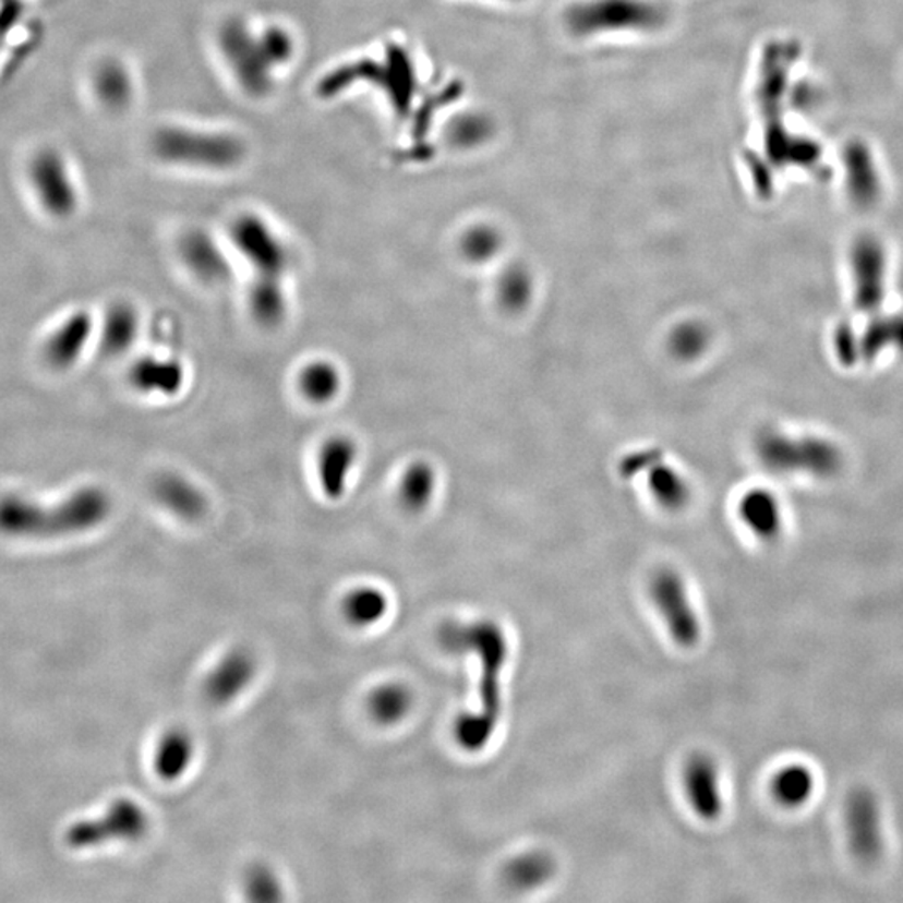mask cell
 <instances>
[{
    "label": "cell",
    "mask_w": 903,
    "mask_h": 903,
    "mask_svg": "<svg viewBox=\"0 0 903 903\" xmlns=\"http://www.w3.org/2000/svg\"><path fill=\"white\" fill-rule=\"evenodd\" d=\"M438 642L445 651L472 652L481 660V708L475 713L462 714L454 727L460 748L481 751L494 736L502 713L501 673L509 654L506 635L494 621L469 624L450 621L438 629Z\"/></svg>",
    "instance_id": "obj_1"
},
{
    "label": "cell",
    "mask_w": 903,
    "mask_h": 903,
    "mask_svg": "<svg viewBox=\"0 0 903 903\" xmlns=\"http://www.w3.org/2000/svg\"><path fill=\"white\" fill-rule=\"evenodd\" d=\"M111 513V495L97 485L81 487L58 506L50 507L11 495L0 501V534L24 539L68 538L103 526Z\"/></svg>",
    "instance_id": "obj_2"
},
{
    "label": "cell",
    "mask_w": 903,
    "mask_h": 903,
    "mask_svg": "<svg viewBox=\"0 0 903 903\" xmlns=\"http://www.w3.org/2000/svg\"><path fill=\"white\" fill-rule=\"evenodd\" d=\"M802 56L796 40H773L764 47L758 81V105L764 121V149L774 166H790L796 137L783 124L790 72Z\"/></svg>",
    "instance_id": "obj_3"
},
{
    "label": "cell",
    "mask_w": 903,
    "mask_h": 903,
    "mask_svg": "<svg viewBox=\"0 0 903 903\" xmlns=\"http://www.w3.org/2000/svg\"><path fill=\"white\" fill-rule=\"evenodd\" d=\"M755 450L761 466L783 475L805 473L824 481L839 475L845 466L842 448L818 435H790L768 429L758 435Z\"/></svg>",
    "instance_id": "obj_4"
},
{
    "label": "cell",
    "mask_w": 903,
    "mask_h": 903,
    "mask_svg": "<svg viewBox=\"0 0 903 903\" xmlns=\"http://www.w3.org/2000/svg\"><path fill=\"white\" fill-rule=\"evenodd\" d=\"M666 21V12L651 0H586L566 15L570 33L592 36L613 31H652Z\"/></svg>",
    "instance_id": "obj_5"
},
{
    "label": "cell",
    "mask_w": 903,
    "mask_h": 903,
    "mask_svg": "<svg viewBox=\"0 0 903 903\" xmlns=\"http://www.w3.org/2000/svg\"><path fill=\"white\" fill-rule=\"evenodd\" d=\"M149 830V815L140 803L118 798L99 817L74 821L64 842L72 850H93L108 843L136 842Z\"/></svg>",
    "instance_id": "obj_6"
},
{
    "label": "cell",
    "mask_w": 903,
    "mask_h": 903,
    "mask_svg": "<svg viewBox=\"0 0 903 903\" xmlns=\"http://www.w3.org/2000/svg\"><path fill=\"white\" fill-rule=\"evenodd\" d=\"M230 240L253 276L287 278L291 265L290 248L265 218L255 213L238 216L230 226Z\"/></svg>",
    "instance_id": "obj_7"
},
{
    "label": "cell",
    "mask_w": 903,
    "mask_h": 903,
    "mask_svg": "<svg viewBox=\"0 0 903 903\" xmlns=\"http://www.w3.org/2000/svg\"><path fill=\"white\" fill-rule=\"evenodd\" d=\"M843 827L850 852L864 864H875L886 850V824L880 799L868 786H855L843 803Z\"/></svg>",
    "instance_id": "obj_8"
},
{
    "label": "cell",
    "mask_w": 903,
    "mask_h": 903,
    "mask_svg": "<svg viewBox=\"0 0 903 903\" xmlns=\"http://www.w3.org/2000/svg\"><path fill=\"white\" fill-rule=\"evenodd\" d=\"M853 303L862 313H877L887 293L889 256L883 241L874 233L858 234L850 246Z\"/></svg>",
    "instance_id": "obj_9"
},
{
    "label": "cell",
    "mask_w": 903,
    "mask_h": 903,
    "mask_svg": "<svg viewBox=\"0 0 903 903\" xmlns=\"http://www.w3.org/2000/svg\"><path fill=\"white\" fill-rule=\"evenodd\" d=\"M156 150L166 161L213 168L233 166L243 153L240 143L231 136L186 130H166L159 133Z\"/></svg>",
    "instance_id": "obj_10"
},
{
    "label": "cell",
    "mask_w": 903,
    "mask_h": 903,
    "mask_svg": "<svg viewBox=\"0 0 903 903\" xmlns=\"http://www.w3.org/2000/svg\"><path fill=\"white\" fill-rule=\"evenodd\" d=\"M651 594L674 641L683 648L698 645L701 624L689 601L683 577L676 570L661 569L652 577Z\"/></svg>",
    "instance_id": "obj_11"
},
{
    "label": "cell",
    "mask_w": 903,
    "mask_h": 903,
    "mask_svg": "<svg viewBox=\"0 0 903 903\" xmlns=\"http://www.w3.org/2000/svg\"><path fill=\"white\" fill-rule=\"evenodd\" d=\"M360 462V445L347 434H334L320 444L315 457V479L326 501L338 502L350 491Z\"/></svg>",
    "instance_id": "obj_12"
},
{
    "label": "cell",
    "mask_w": 903,
    "mask_h": 903,
    "mask_svg": "<svg viewBox=\"0 0 903 903\" xmlns=\"http://www.w3.org/2000/svg\"><path fill=\"white\" fill-rule=\"evenodd\" d=\"M222 47L241 83L255 94L265 93L272 83L269 69L276 65L265 37L255 39L243 24L234 22L222 33Z\"/></svg>",
    "instance_id": "obj_13"
},
{
    "label": "cell",
    "mask_w": 903,
    "mask_h": 903,
    "mask_svg": "<svg viewBox=\"0 0 903 903\" xmlns=\"http://www.w3.org/2000/svg\"><path fill=\"white\" fill-rule=\"evenodd\" d=\"M258 660L246 646H237L213 666L203 682V695L212 707H228L255 682Z\"/></svg>",
    "instance_id": "obj_14"
},
{
    "label": "cell",
    "mask_w": 903,
    "mask_h": 903,
    "mask_svg": "<svg viewBox=\"0 0 903 903\" xmlns=\"http://www.w3.org/2000/svg\"><path fill=\"white\" fill-rule=\"evenodd\" d=\"M150 494L169 516L183 522H200L209 509V498L197 482L176 470H165L150 482Z\"/></svg>",
    "instance_id": "obj_15"
},
{
    "label": "cell",
    "mask_w": 903,
    "mask_h": 903,
    "mask_svg": "<svg viewBox=\"0 0 903 903\" xmlns=\"http://www.w3.org/2000/svg\"><path fill=\"white\" fill-rule=\"evenodd\" d=\"M846 194L862 212L875 208L882 197V176L878 171L874 153L865 141L852 140L842 153Z\"/></svg>",
    "instance_id": "obj_16"
},
{
    "label": "cell",
    "mask_w": 903,
    "mask_h": 903,
    "mask_svg": "<svg viewBox=\"0 0 903 903\" xmlns=\"http://www.w3.org/2000/svg\"><path fill=\"white\" fill-rule=\"evenodd\" d=\"M181 262L188 272L206 287H222L231 280V263L221 244L203 230H191L181 237Z\"/></svg>",
    "instance_id": "obj_17"
},
{
    "label": "cell",
    "mask_w": 903,
    "mask_h": 903,
    "mask_svg": "<svg viewBox=\"0 0 903 903\" xmlns=\"http://www.w3.org/2000/svg\"><path fill=\"white\" fill-rule=\"evenodd\" d=\"M31 180L44 208L55 216H69L77 205V193L61 156L44 150L31 165Z\"/></svg>",
    "instance_id": "obj_18"
},
{
    "label": "cell",
    "mask_w": 903,
    "mask_h": 903,
    "mask_svg": "<svg viewBox=\"0 0 903 903\" xmlns=\"http://www.w3.org/2000/svg\"><path fill=\"white\" fill-rule=\"evenodd\" d=\"M128 382L144 397L176 398L188 384V369L171 356H144L131 365Z\"/></svg>",
    "instance_id": "obj_19"
},
{
    "label": "cell",
    "mask_w": 903,
    "mask_h": 903,
    "mask_svg": "<svg viewBox=\"0 0 903 903\" xmlns=\"http://www.w3.org/2000/svg\"><path fill=\"white\" fill-rule=\"evenodd\" d=\"M683 778L695 814L705 821L718 820L723 815L724 802L717 761L707 752H696L686 763Z\"/></svg>",
    "instance_id": "obj_20"
},
{
    "label": "cell",
    "mask_w": 903,
    "mask_h": 903,
    "mask_svg": "<svg viewBox=\"0 0 903 903\" xmlns=\"http://www.w3.org/2000/svg\"><path fill=\"white\" fill-rule=\"evenodd\" d=\"M248 313L263 330H276L285 325L290 313V298L285 278L253 276L246 294Z\"/></svg>",
    "instance_id": "obj_21"
},
{
    "label": "cell",
    "mask_w": 903,
    "mask_h": 903,
    "mask_svg": "<svg viewBox=\"0 0 903 903\" xmlns=\"http://www.w3.org/2000/svg\"><path fill=\"white\" fill-rule=\"evenodd\" d=\"M738 517L743 526L763 542L778 541L785 527L782 504L773 492L764 487H752L742 495Z\"/></svg>",
    "instance_id": "obj_22"
},
{
    "label": "cell",
    "mask_w": 903,
    "mask_h": 903,
    "mask_svg": "<svg viewBox=\"0 0 903 903\" xmlns=\"http://www.w3.org/2000/svg\"><path fill=\"white\" fill-rule=\"evenodd\" d=\"M294 385L300 397L310 406H332L344 392V370L334 360L313 359L298 370Z\"/></svg>",
    "instance_id": "obj_23"
},
{
    "label": "cell",
    "mask_w": 903,
    "mask_h": 903,
    "mask_svg": "<svg viewBox=\"0 0 903 903\" xmlns=\"http://www.w3.org/2000/svg\"><path fill=\"white\" fill-rule=\"evenodd\" d=\"M94 335V320L87 312H75L50 335L46 345V359L56 369L74 365L86 350Z\"/></svg>",
    "instance_id": "obj_24"
},
{
    "label": "cell",
    "mask_w": 903,
    "mask_h": 903,
    "mask_svg": "<svg viewBox=\"0 0 903 903\" xmlns=\"http://www.w3.org/2000/svg\"><path fill=\"white\" fill-rule=\"evenodd\" d=\"M140 335L141 315L136 306L119 301L108 310L100 326V350L109 357L124 356L136 345Z\"/></svg>",
    "instance_id": "obj_25"
},
{
    "label": "cell",
    "mask_w": 903,
    "mask_h": 903,
    "mask_svg": "<svg viewBox=\"0 0 903 903\" xmlns=\"http://www.w3.org/2000/svg\"><path fill=\"white\" fill-rule=\"evenodd\" d=\"M438 489V473L429 460H413L404 469L397 482V498L407 513L420 514L429 509Z\"/></svg>",
    "instance_id": "obj_26"
},
{
    "label": "cell",
    "mask_w": 903,
    "mask_h": 903,
    "mask_svg": "<svg viewBox=\"0 0 903 903\" xmlns=\"http://www.w3.org/2000/svg\"><path fill=\"white\" fill-rule=\"evenodd\" d=\"M194 739L184 727H171L162 733L155 751V771L162 782H178L186 774L194 760Z\"/></svg>",
    "instance_id": "obj_27"
},
{
    "label": "cell",
    "mask_w": 903,
    "mask_h": 903,
    "mask_svg": "<svg viewBox=\"0 0 903 903\" xmlns=\"http://www.w3.org/2000/svg\"><path fill=\"white\" fill-rule=\"evenodd\" d=\"M817 776L808 764L788 763L771 778L770 792L780 807L798 810L814 798Z\"/></svg>",
    "instance_id": "obj_28"
},
{
    "label": "cell",
    "mask_w": 903,
    "mask_h": 903,
    "mask_svg": "<svg viewBox=\"0 0 903 903\" xmlns=\"http://www.w3.org/2000/svg\"><path fill=\"white\" fill-rule=\"evenodd\" d=\"M412 707V691L409 686L398 682L376 686L366 699L370 717L382 726H394L406 720Z\"/></svg>",
    "instance_id": "obj_29"
},
{
    "label": "cell",
    "mask_w": 903,
    "mask_h": 903,
    "mask_svg": "<svg viewBox=\"0 0 903 903\" xmlns=\"http://www.w3.org/2000/svg\"><path fill=\"white\" fill-rule=\"evenodd\" d=\"M341 611L351 626L360 627V629L375 626L387 616L388 598L376 586H357L345 595Z\"/></svg>",
    "instance_id": "obj_30"
},
{
    "label": "cell",
    "mask_w": 903,
    "mask_h": 903,
    "mask_svg": "<svg viewBox=\"0 0 903 903\" xmlns=\"http://www.w3.org/2000/svg\"><path fill=\"white\" fill-rule=\"evenodd\" d=\"M887 348L903 357V313L899 315H875L860 335V359L874 362Z\"/></svg>",
    "instance_id": "obj_31"
},
{
    "label": "cell",
    "mask_w": 903,
    "mask_h": 903,
    "mask_svg": "<svg viewBox=\"0 0 903 903\" xmlns=\"http://www.w3.org/2000/svg\"><path fill=\"white\" fill-rule=\"evenodd\" d=\"M556 864L545 852H527L509 862L504 877L513 889L532 890L544 886L554 875Z\"/></svg>",
    "instance_id": "obj_32"
},
{
    "label": "cell",
    "mask_w": 903,
    "mask_h": 903,
    "mask_svg": "<svg viewBox=\"0 0 903 903\" xmlns=\"http://www.w3.org/2000/svg\"><path fill=\"white\" fill-rule=\"evenodd\" d=\"M648 487L663 509L682 510L688 504V481L670 463L663 462L652 467L648 475Z\"/></svg>",
    "instance_id": "obj_33"
},
{
    "label": "cell",
    "mask_w": 903,
    "mask_h": 903,
    "mask_svg": "<svg viewBox=\"0 0 903 903\" xmlns=\"http://www.w3.org/2000/svg\"><path fill=\"white\" fill-rule=\"evenodd\" d=\"M711 345V334L708 326L689 320L674 328L670 335V350L676 359L683 362H693L707 353Z\"/></svg>",
    "instance_id": "obj_34"
},
{
    "label": "cell",
    "mask_w": 903,
    "mask_h": 903,
    "mask_svg": "<svg viewBox=\"0 0 903 903\" xmlns=\"http://www.w3.org/2000/svg\"><path fill=\"white\" fill-rule=\"evenodd\" d=\"M94 86H96L99 99L109 108L115 109L125 106V103L130 100L131 91H133L130 75L122 65L116 64V62H109V64L103 65L97 71Z\"/></svg>",
    "instance_id": "obj_35"
},
{
    "label": "cell",
    "mask_w": 903,
    "mask_h": 903,
    "mask_svg": "<svg viewBox=\"0 0 903 903\" xmlns=\"http://www.w3.org/2000/svg\"><path fill=\"white\" fill-rule=\"evenodd\" d=\"M244 895L251 902H280L284 900V886L278 875L265 864L248 868L243 878Z\"/></svg>",
    "instance_id": "obj_36"
},
{
    "label": "cell",
    "mask_w": 903,
    "mask_h": 903,
    "mask_svg": "<svg viewBox=\"0 0 903 903\" xmlns=\"http://www.w3.org/2000/svg\"><path fill=\"white\" fill-rule=\"evenodd\" d=\"M532 293H534L532 276L519 266L517 268L514 266L509 272L504 273L498 284V298H501L502 305L513 312L526 309L531 301Z\"/></svg>",
    "instance_id": "obj_37"
},
{
    "label": "cell",
    "mask_w": 903,
    "mask_h": 903,
    "mask_svg": "<svg viewBox=\"0 0 903 903\" xmlns=\"http://www.w3.org/2000/svg\"><path fill=\"white\" fill-rule=\"evenodd\" d=\"M501 237L492 228H473L462 240V253L473 263H484L497 255Z\"/></svg>",
    "instance_id": "obj_38"
},
{
    "label": "cell",
    "mask_w": 903,
    "mask_h": 903,
    "mask_svg": "<svg viewBox=\"0 0 903 903\" xmlns=\"http://www.w3.org/2000/svg\"><path fill=\"white\" fill-rule=\"evenodd\" d=\"M835 357L843 366L857 365L860 359V337L855 335L850 323H840L833 332Z\"/></svg>",
    "instance_id": "obj_39"
}]
</instances>
